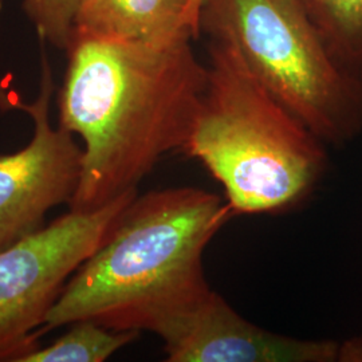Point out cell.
I'll list each match as a JSON object with an SVG mask.
<instances>
[{"instance_id":"cell-12","label":"cell","mask_w":362,"mask_h":362,"mask_svg":"<svg viewBox=\"0 0 362 362\" xmlns=\"http://www.w3.org/2000/svg\"><path fill=\"white\" fill-rule=\"evenodd\" d=\"M338 361L362 362V338H350L339 345Z\"/></svg>"},{"instance_id":"cell-5","label":"cell","mask_w":362,"mask_h":362,"mask_svg":"<svg viewBox=\"0 0 362 362\" xmlns=\"http://www.w3.org/2000/svg\"><path fill=\"white\" fill-rule=\"evenodd\" d=\"M137 194L94 211H69L0 250V361L18 362L38 346L37 329L46 325L69 279L103 246Z\"/></svg>"},{"instance_id":"cell-1","label":"cell","mask_w":362,"mask_h":362,"mask_svg":"<svg viewBox=\"0 0 362 362\" xmlns=\"http://www.w3.org/2000/svg\"><path fill=\"white\" fill-rule=\"evenodd\" d=\"M185 35L151 45L78 33L67 43L59 125L83 141L70 211L104 207L188 143L208 88V65Z\"/></svg>"},{"instance_id":"cell-13","label":"cell","mask_w":362,"mask_h":362,"mask_svg":"<svg viewBox=\"0 0 362 362\" xmlns=\"http://www.w3.org/2000/svg\"><path fill=\"white\" fill-rule=\"evenodd\" d=\"M204 0H189L188 4V13H187V23L189 28L194 33V38L200 37V30H199V18H200V10L203 6Z\"/></svg>"},{"instance_id":"cell-9","label":"cell","mask_w":362,"mask_h":362,"mask_svg":"<svg viewBox=\"0 0 362 362\" xmlns=\"http://www.w3.org/2000/svg\"><path fill=\"white\" fill-rule=\"evenodd\" d=\"M337 64L362 77V0H302Z\"/></svg>"},{"instance_id":"cell-11","label":"cell","mask_w":362,"mask_h":362,"mask_svg":"<svg viewBox=\"0 0 362 362\" xmlns=\"http://www.w3.org/2000/svg\"><path fill=\"white\" fill-rule=\"evenodd\" d=\"M82 0H25V10L38 30L39 37L66 49Z\"/></svg>"},{"instance_id":"cell-6","label":"cell","mask_w":362,"mask_h":362,"mask_svg":"<svg viewBox=\"0 0 362 362\" xmlns=\"http://www.w3.org/2000/svg\"><path fill=\"white\" fill-rule=\"evenodd\" d=\"M42 54L38 98L33 104L13 103L33 118L34 136L23 149L0 156V250L37 233L49 211L69 204L82 173V149L73 133L50 124L54 81Z\"/></svg>"},{"instance_id":"cell-2","label":"cell","mask_w":362,"mask_h":362,"mask_svg":"<svg viewBox=\"0 0 362 362\" xmlns=\"http://www.w3.org/2000/svg\"><path fill=\"white\" fill-rule=\"evenodd\" d=\"M233 216L226 200L202 188L137 194L69 279L46 330L86 320L117 332L155 333L211 293L204 252Z\"/></svg>"},{"instance_id":"cell-7","label":"cell","mask_w":362,"mask_h":362,"mask_svg":"<svg viewBox=\"0 0 362 362\" xmlns=\"http://www.w3.org/2000/svg\"><path fill=\"white\" fill-rule=\"evenodd\" d=\"M168 362H334L339 344L272 333L233 310L216 291L155 332Z\"/></svg>"},{"instance_id":"cell-4","label":"cell","mask_w":362,"mask_h":362,"mask_svg":"<svg viewBox=\"0 0 362 362\" xmlns=\"http://www.w3.org/2000/svg\"><path fill=\"white\" fill-rule=\"evenodd\" d=\"M200 35L231 46L248 71L322 143L362 133V77L337 64L302 0H204Z\"/></svg>"},{"instance_id":"cell-8","label":"cell","mask_w":362,"mask_h":362,"mask_svg":"<svg viewBox=\"0 0 362 362\" xmlns=\"http://www.w3.org/2000/svg\"><path fill=\"white\" fill-rule=\"evenodd\" d=\"M189 0H82L74 28L97 38L160 45L191 35Z\"/></svg>"},{"instance_id":"cell-3","label":"cell","mask_w":362,"mask_h":362,"mask_svg":"<svg viewBox=\"0 0 362 362\" xmlns=\"http://www.w3.org/2000/svg\"><path fill=\"white\" fill-rule=\"evenodd\" d=\"M208 88L182 152L224 189L235 215L279 214L310 196L326 144L279 104L227 43L209 40Z\"/></svg>"},{"instance_id":"cell-10","label":"cell","mask_w":362,"mask_h":362,"mask_svg":"<svg viewBox=\"0 0 362 362\" xmlns=\"http://www.w3.org/2000/svg\"><path fill=\"white\" fill-rule=\"evenodd\" d=\"M139 336V332H117L83 320L70 324L69 332L49 346H37L18 362H104Z\"/></svg>"}]
</instances>
